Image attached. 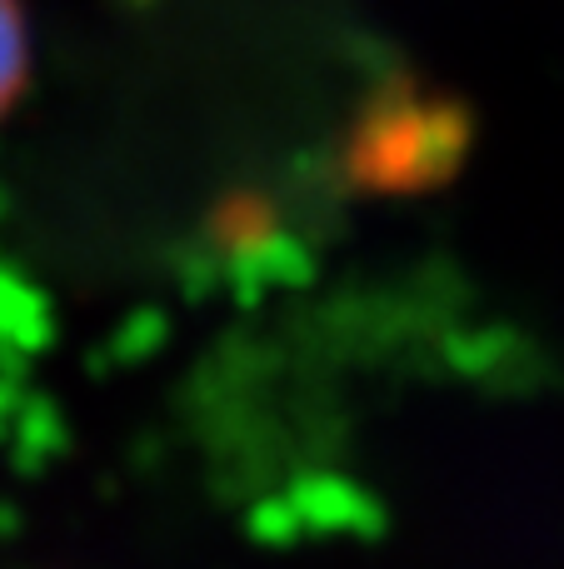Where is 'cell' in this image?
<instances>
[{"label": "cell", "mask_w": 564, "mask_h": 569, "mask_svg": "<svg viewBox=\"0 0 564 569\" xmlns=\"http://www.w3.org/2000/svg\"><path fill=\"white\" fill-rule=\"evenodd\" d=\"M30 70V30H26V10L20 0H0V120L16 106L20 86Z\"/></svg>", "instance_id": "1"}]
</instances>
